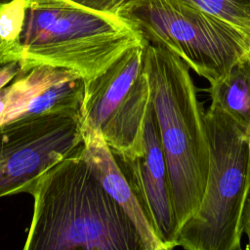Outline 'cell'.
I'll use <instances>...</instances> for the list:
<instances>
[{
  "mask_svg": "<svg viewBox=\"0 0 250 250\" xmlns=\"http://www.w3.org/2000/svg\"><path fill=\"white\" fill-rule=\"evenodd\" d=\"M82 152L42 174L24 250H144L136 228L93 174Z\"/></svg>",
  "mask_w": 250,
  "mask_h": 250,
  "instance_id": "obj_1",
  "label": "cell"
},
{
  "mask_svg": "<svg viewBox=\"0 0 250 250\" xmlns=\"http://www.w3.org/2000/svg\"><path fill=\"white\" fill-rule=\"evenodd\" d=\"M145 58L180 230L199 207L207 183L210 146L205 111L189 67L180 57L146 41Z\"/></svg>",
  "mask_w": 250,
  "mask_h": 250,
  "instance_id": "obj_2",
  "label": "cell"
},
{
  "mask_svg": "<svg viewBox=\"0 0 250 250\" xmlns=\"http://www.w3.org/2000/svg\"><path fill=\"white\" fill-rule=\"evenodd\" d=\"M146 42L135 25L116 14L71 0H25L19 65L21 71L38 65L61 67L87 81Z\"/></svg>",
  "mask_w": 250,
  "mask_h": 250,
  "instance_id": "obj_3",
  "label": "cell"
},
{
  "mask_svg": "<svg viewBox=\"0 0 250 250\" xmlns=\"http://www.w3.org/2000/svg\"><path fill=\"white\" fill-rule=\"evenodd\" d=\"M210 166L197 210L179 230L177 247L240 250L241 215L250 183V134L221 108L205 111Z\"/></svg>",
  "mask_w": 250,
  "mask_h": 250,
  "instance_id": "obj_4",
  "label": "cell"
},
{
  "mask_svg": "<svg viewBox=\"0 0 250 250\" xmlns=\"http://www.w3.org/2000/svg\"><path fill=\"white\" fill-rule=\"evenodd\" d=\"M117 15L214 84L250 57V35L187 0H128Z\"/></svg>",
  "mask_w": 250,
  "mask_h": 250,
  "instance_id": "obj_5",
  "label": "cell"
},
{
  "mask_svg": "<svg viewBox=\"0 0 250 250\" xmlns=\"http://www.w3.org/2000/svg\"><path fill=\"white\" fill-rule=\"evenodd\" d=\"M146 43L131 48L104 72L85 81L81 131L99 132L118 157L132 158L144 150L146 119L151 104Z\"/></svg>",
  "mask_w": 250,
  "mask_h": 250,
  "instance_id": "obj_6",
  "label": "cell"
},
{
  "mask_svg": "<svg viewBox=\"0 0 250 250\" xmlns=\"http://www.w3.org/2000/svg\"><path fill=\"white\" fill-rule=\"evenodd\" d=\"M80 115L52 113L0 126V197L31 193L38 178L83 149Z\"/></svg>",
  "mask_w": 250,
  "mask_h": 250,
  "instance_id": "obj_7",
  "label": "cell"
},
{
  "mask_svg": "<svg viewBox=\"0 0 250 250\" xmlns=\"http://www.w3.org/2000/svg\"><path fill=\"white\" fill-rule=\"evenodd\" d=\"M115 158L161 240L168 250L177 247L179 229L167 162L152 104L146 119L142 154L132 158Z\"/></svg>",
  "mask_w": 250,
  "mask_h": 250,
  "instance_id": "obj_8",
  "label": "cell"
},
{
  "mask_svg": "<svg viewBox=\"0 0 250 250\" xmlns=\"http://www.w3.org/2000/svg\"><path fill=\"white\" fill-rule=\"evenodd\" d=\"M82 136L83 159L134 224L143 249L168 250L102 135L94 130H86L82 131Z\"/></svg>",
  "mask_w": 250,
  "mask_h": 250,
  "instance_id": "obj_9",
  "label": "cell"
},
{
  "mask_svg": "<svg viewBox=\"0 0 250 250\" xmlns=\"http://www.w3.org/2000/svg\"><path fill=\"white\" fill-rule=\"evenodd\" d=\"M208 92L211 104L250 134V57L235 63L226 76L210 85Z\"/></svg>",
  "mask_w": 250,
  "mask_h": 250,
  "instance_id": "obj_10",
  "label": "cell"
},
{
  "mask_svg": "<svg viewBox=\"0 0 250 250\" xmlns=\"http://www.w3.org/2000/svg\"><path fill=\"white\" fill-rule=\"evenodd\" d=\"M24 16L25 0L0 1V65L21 59Z\"/></svg>",
  "mask_w": 250,
  "mask_h": 250,
  "instance_id": "obj_11",
  "label": "cell"
},
{
  "mask_svg": "<svg viewBox=\"0 0 250 250\" xmlns=\"http://www.w3.org/2000/svg\"><path fill=\"white\" fill-rule=\"evenodd\" d=\"M250 35V0H187Z\"/></svg>",
  "mask_w": 250,
  "mask_h": 250,
  "instance_id": "obj_12",
  "label": "cell"
},
{
  "mask_svg": "<svg viewBox=\"0 0 250 250\" xmlns=\"http://www.w3.org/2000/svg\"><path fill=\"white\" fill-rule=\"evenodd\" d=\"M71 1L97 11L117 15L119 9L128 0H71Z\"/></svg>",
  "mask_w": 250,
  "mask_h": 250,
  "instance_id": "obj_13",
  "label": "cell"
},
{
  "mask_svg": "<svg viewBox=\"0 0 250 250\" xmlns=\"http://www.w3.org/2000/svg\"><path fill=\"white\" fill-rule=\"evenodd\" d=\"M241 230H242V234H245L247 237L246 249L250 250V183L247 188L246 197H245V201L242 209Z\"/></svg>",
  "mask_w": 250,
  "mask_h": 250,
  "instance_id": "obj_14",
  "label": "cell"
},
{
  "mask_svg": "<svg viewBox=\"0 0 250 250\" xmlns=\"http://www.w3.org/2000/svg\"><path fill=\"white\" fill-rule=\"evenodd\" d=\"M19 62H10L0 67V89L10 83L20 72Z\"/></svg>",
  "mask_w": 250,
  "mask_h": 250,
  "instance_id": "obj_15",
  "label": "cell"
},
{
  "mask_svg": "<svg viewBox=\"0 0 250 250\" xmlns=\"http://www.w3.org/2000/svg\"><path fill=\"white\" fill-rule=\"evenodd\" d=\"M0 1H1V0H0Z\"/></svg>",
  "mask_w": 250,
  "mask_h": 250,
  "instance_id": "obj_16",
  "label": "cell"
}]
</instances>
